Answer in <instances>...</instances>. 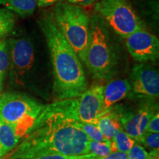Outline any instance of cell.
I'll return each instance as SVG.
<instances>
[{
	"label": "cell",
	"mask_w": 159,
	"mask_h": 159,
	"mask_svg": "<svg viewBox=\"0 0 159 159\" xmlns=\"http://www.w3.org/2000/svg\"><path fill=\"white\" fill-rule=\"evenodd\" d=\"M71 99L44 105L23 140L5 159H30L47 155L89 154V139L75 124Z\"/></svg>",
	"instance_id": "6da1fadb"
},
{
	"label": "cell",
	"mask_w": 159,
	"mask_h": 159,
	"mask_svg": "<svg viewBox=\"0 0 159 159\" xmlns=\"http://www.w3.org/2000/svg\"><path fill=\"white\" fill-rule=\"evenodd\" d=\"M53 67V94L57 100L76 98L88 89L80 60L53 19L46 14L39 21Z\"/></svg>",
	"instance_id": "7a4b0ae2"
},
{
	"label": "cell",
	"mask_w": 159,
	"mask_h": 159,
	"mask_svg": "<svg viewBox=\"0 0 159 159\" xmlns=\"http://www.w3.org/2000/svg\"><path fill=\"white\" fill-rule=\"evenodd\" d=\"M114 35L99 16H92L84 63L100 82L109 81L117 73L120 53Z\"/></svg>",
	"instance_id": "3957f363"
},
{
	"label": "cell",
	"mask_w": 159,
	"mask_h": 159,
	"mask_svg": "<svg viewBox=\"0 0 159 159\" xmlns=\"http://www.w3.org/2000/svg\"><path fill=\"white\" fill-rule=\"evenodd\" d=\"M52 14L63 36L84 63L90 27V18L86 12L80 6L59 1Z\"/></svg>",
	"instance_id": "277c9868"
},
{
	"label": "cell",
	"mask_w": 159,
	"mask_h": 159,
	"mask_svg": "<svg viewBox=\"0 0 159 159\" xmlns=\"http://www.w3.org/2000/svg\"><path fill=\"white\" fill-rule=\"evenodd\" d=\"M44 105L27 95L0 94V117L16 128L21 138L30 130Z\"/></svg>",
	"instance_id": "5b68a950"
},
{
	"label": "cell",
	"mask_w": 159,
	"mask_h": 159,
	"mask_svg": "<svg viewBox=\"0 0 159 159\" xmlns=\"http://www.w3.org/2000/svg\"><path fill=\"white\" fill-rule=\"evenodd\" d=\"M95 13L115 34L125 39L144 25L127 0H98Z\"/></svg>",
	"instance_id": "8992f818"
},
{
	"label": "cell",
	"mask_w": 159,
	"mask_h": 159,
	"mask_svg": "<svg viewBox=\"0 0 159 159\" xmlns=\"http://www.w3.org/2000/svg\"><path fill=\"white\" fill-rule=\"evenodd\" d=\"M7 43L11 83L23 86L35 65V47L31 39L27 37L12 38Z\"/></svg>",
	"instance_id": "52a82bcc"
},
{
	"label": "cell",
	"mask_w": 159,
	"mask_h": 159,
	"mask_svg": "<svg viewBox=\"0 0 159 159\" xmlns=\"http://www.w3.org/2000/svg\"><path fill=\"white\" fill-rule=\"evenodd\" d=\"M104 85L94 83L80 96L71 98V112L73 116L81 122L96 125L101 114L103 103Z\"/></svg>",
	"instance_id": "ba28073f"
},
{
	"label": "cell",
	"mask_w": 159,
	"mask_h": 159,
	"mask_svg": "<svg viewBox=\"0 0 159 159\" xmlns=\"http://www.w3.org/2000/svg\"><path fill=\"white\" fill-rule=\"evenodd\" d=\"M130 85L129 97L131 98L155 99L159 96V75L156 69L146 64L133 68L128 80Z\"/></svg>",
	"instance_id": "9c48e42d"
},
{
	"label": "cell",
	"mask_w": 159,
	"mask_h": 159,
	"mask_svg": "<svg viewBox=\"0 0 159 159\" xmlns=\"http://www.w3.org/2000/svg\"><path fill=\"white\" fill-rule=\"evenodd\" d=\"M131 57L138 62L156 61L159 56L158 38L144 28L135 31L125 39Z\"/></svg>",
	"instance_id": "30bf717a"
},
{
	"label": "cell",
	"mask_w": 159,
	"mask_h": 159,
	"mask_svg": "<svg viewBox=\"0 0 159 159\" xmlns=\"http://www.w3.org/2000/svg\"><path fill=\"white\" fill-rule=\"evenodd\" d=\"M156 107L152 103H145L133 112L116 114L125 132L131 138L137 140L146 132L147 126L151 117L156 114Z\"/></svg>",
	"instance_id": "8fae6325"
},
{
	"label": "cell",
	"mask_w": 159,
	"mask_h": 159,
	"mask_svg": "<svg viewBox=\"0 0 159 159\" xmlns=\"http://www.w3.org/2000/svg\"><path fill=\"white\" fill-rule=\"evenodd\" d=\"M130 91V85L128 80H110L103 88V103L100 115L108 112L112 108L113 105L128 97Z\"/></svg>",
	"instance_id": "7c38bea8"
},
{
	"label": "cell",
	"mask_w": 159,
	"mask_h": 159,
	"mask_svg": "<svg viewBox=\"0 0 159 159\" xmlns=\"http://www.w3.org/2000/svg\"><path fill=\"white\" fill-rule=\"evenodd\" d=\"M22 139L13 126L0 117V157L8 154Z\"/></svg>",
	"instance_id": "4fadbf2b"
},
{
	"label": "cell",
	"mask_w": 159,
	"mask_h": 159,
	"mask_svg": "<svg viewBox=\"0 0 159 159\" xmlns=\"http://www.w3.org/2000/svg\"><path fill=\"white\" fill-rule=\"evenodd\" d=\"M96 125L105 140L108 141H112L117 131L122 128L118 116L112 108L98 117Z\"/></svg>",
	"instance_id": "5bb4252c"
},
{
	"label": "cell",
	"mask_w": 159,
	"mask_h": 159,
	"mask_svg": "<svg viewBox=\"0 0 159 159\" xmlns=\"http://www.w3.org/2000/svg\"><path fill=\"white\" fill-rule=\"evenodd\" d=\"M0 5L13 13L25 17L34 13L36 0H0Z\"/></svg>",
	"instance_id": "9a60e30c"
},
{
	"label": "cell",
	"mask_w": 159,
	"mask_h": 159,
	"mask_svg": "<svg viewBox=\"0 0 159 159\" xmlns=\"http://www.w3.org/2000/svg\"><path fill=\"white\" fill-rule=\"evenodd\" d=\"M136 143V140L131 138L122 128L117 131L113 140L111 141V151H119L127 153Z\"/></svg>",
	"instance_id": "2e32d148"
},
{
	"label": "cell",
	"mask_w": 159,
	"mask_h": 159,
	"mask_svg": "<svg viewBox=\"0 0 159 159\" xmlns=\"http://www.w3.org/2000/svg\"><path fill=\"white\" fill-rule=\"evenodd\" d=\"M75 124L88 136L89 140L95 141V142H104L105 141V138L96 125L92 124V123L81 122V121L77 120L76 118H75Z\"/></svg>",
	"instance_id": "e0dca14e"
},
{
	"label": "cell",
	"mask_w": 159,
	"mask_h": 159,
	"mask_svg": "<svg viewBox=\"0 0 159 159\" xmlns=\"http://www.w3.org/2000/svg\"><path fill=\"white\" fill-rule=\"evenodd\" d=\"M15 25V16L6 8H0V39L13 30Z\"/></svg>",
	"instance_id": "ac0fdd59"
},
{
	"label": "cell",
	"mask_w": 159,
	"mask_h": 159,
	"mask_svg": "<svg viewBox=\"0 0 159 159\" xmlns=\"http://www.w3.org/2000/svg\"><path fill=\"white\" fill-rule=\"evenodd\" d=\"M136 143L148 148L150 152L158 153L159 149V133L145 132L142 136L136 140Z\"/></svg>",
	"instance_id": "d6986e66"
},
{
	"label": "cell",
	"mask_w": 159,
	"mask_h": 159,
	"mask_svg": "<svg viewBox=\"0 0 159 159\" xmlns=\"http://www.w3.org/2000/svg\"><path fill=\"white\" fill-rule=\"evenodd\" d=\"M89 152L97 157H104L110 154L111 151V141L105 140L104 142H95L89 140L88 142Z\"/></svg>",
	"instance_id": "ffe728a7"
},
{
	"label": "cell",
	"mask_w": 159,
	"mask_h": 159,
	"mask_svg": "<svg viewBox=\"0 0 159 159\" xmlns=\"http://www.w3.org/2000/svg\"><path fill=\"white\" fill-rule=\"evenodd\" d=\"M9 67V52L7 41L0 40V85H2L5 74Z\"/></svg>",
	"instance_id": "44dd1931"
},
{
	"label": "cell",
	"mask_w": 159,
	"mask_h": 159,
	"mask_svg": "<svg viewBox=\"0 0 159 159\" xmlns=\"http://www.w3.org/2000/svg\"><path fill=\"white\" fill-rule=\"evenodd\" d=\"M127 155L128 159H158V153L148 152L144 147L136 143Z\"/></svg>",
	"instance_id": "7402d4cb"
},
{
	"label": "cell",
	"mask_w": 159,
	"mask_h": 159,
	"mask_svg": "<svg viewBox=\"0 0 159 159\" xmlns=\"http://www.w3.org/2000/svg\"><path fill=\"white\" fill-rule=\"evenodd\" d=\"M30 159H97V157L94 154L89 153L84 155H78V156H68V155H47L38 158Z\"/></svg>",
	"instance_id": "603a6c76"
},
{
	"label": "cell",
	"mask_w": 159,
	"mask_h": 159,
	"mask_svg": "<svg viewBox=\"0 0 159 159\" xmlns=\"http://www.w3.org/2000/svg\"><path fill=\"white\" fill-rule=\"evenodd\" d=\"M146 132L159 133V114L158 112L156 113L149 120Z\"/></svg>",
	"instance_id": "cb8c5ba5"
},
{
	"label": "cell",
	"mask_w": 159,
	"mask_h": 159,
	"mask_svg": "<svg viewBox=\"0 0 159 159\" xmlns=\"http://www.w3.org/2000/svg\"><path fill=\"white\" fill-rule=\"evenodd\" d=\"M97 159H128V155L126 152L116 151L111 152L110 154L104 157H97Z\"/></svg>",
	"instance_id": "d4e9b609"
},
{
	"label": "cell",
	"mask_w": 159,
	"mask_h": 159,
	"mask_svg": "<svg viewBox=\"0 0 159 159\" xmlns=\"http://www.w3.org/2000/svg\"><path fill=\"white\" fill-rule=\"evenodd\" d=\"M97 1L98 0H68V2L78 6H89Z\"/></svg>",
	"instance_id": "484cf974"
},
{
	"label": "cell",
	"mask_w": 159,
	"mask_h": 159,
	"mask_svg": "<svg viewBox=\"0 0 159 159\" xmlns=\"http://www.w3.org/2000/svg\"><path fill=\"white\" fill-rule=\"evenodd\" d=\"M59 1H60V0H47V1L44 2L39 4V5L41 6V7H44V6H49V5H52V4H55V3L57 2H59Z\"/></svg>",
	"instance_id": "4316f807"
},
{
	"label": "cell",
	"mask_w": 159,
	"mask_h": 159,
	"mask_svg": "<svg viewBox=\"0 0 159 159\" xmlns=\"http://www.w3.org/2000/svg\"><path fill=\"white\" fill-rule=\"evenodd\" d=\"M38 1H39V4H40V3H42V2H46V1H47V0H38Z\"/></svg>",
	"instance_id": "83f0119b"
},
{
	"label": "cell",
	"mask_w": 159,
	"mask_h": 159,
	"mask_svg": "<svg viewBox=\"0 0 159 159\" xmlns=\"http://www.w3.org/2000/svg\"><path fill=\"white\" fill-rule=\"evenodd\" d=\"M2 85H0V94H1V91H2Z\"/></svg>",
	"instance_id": "f1b7e54d"
},
{
	"label": "cell",
	"mask_w": 159,
	"mask_h": 159,
	"mask_svg": "<svg viewBox=\"0 0 159 159\" xmlns=\"http://www.w3.org/2000/svg\"><path fill=\"white\" fill-rule=\"evenodd\" d=\"M0 159H2V158H0ZM4 159H5V158H4Z\"/></svg>",
	"instance_id": "f546056e"
}]
</instances>
